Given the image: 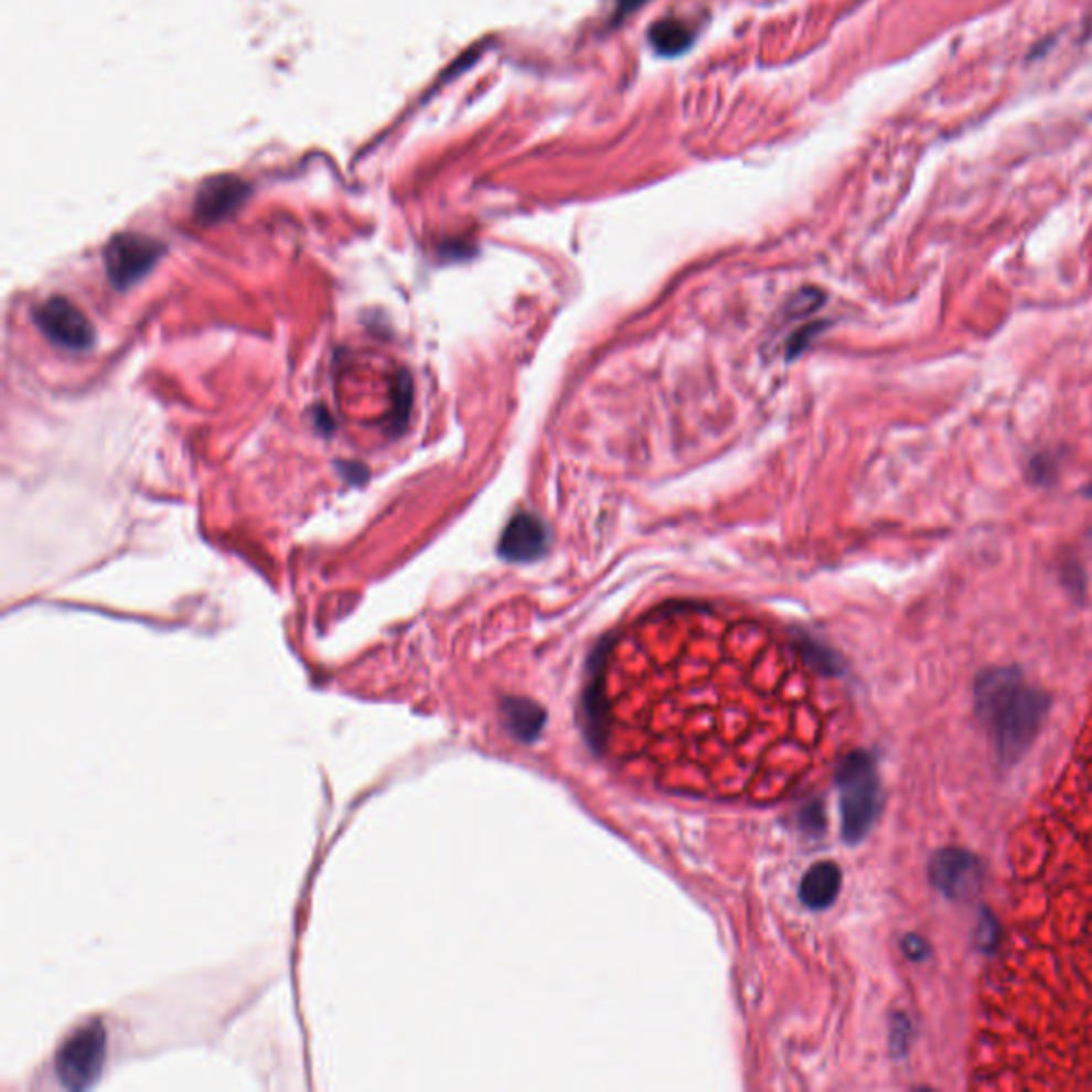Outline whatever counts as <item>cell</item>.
Instances as JSON below:
<instances>
[{
  "instance_id": "cell-7",
  "label": "cell",
  "mask_w": 1092,
  "mask_h": 1092,
  "mask_svg": "<svg viewBox=\"0 0 1092 1092\" xmlns=\"http://www.w3.org/2000/svg\"><path fill=\"white\" fill-rule=\"evenodd\" d=\"M982 865L979 860L956 847L941 849L931 863V881L939 892L950 899H963L979 884Z\"/></svg>"
},
{
  "instance_id": "cell-5",
  "label": "cell",
  "mask_w": 1092,
  "mask_h": 1092,
  "mask_svg": "<svg viewBox=\"0 0 1092 1092\" xmlns=\"http://www.w3.org/2000/svg\"><path fill=\"white\" fill-rule=\"evenodd\" d=\"M33 321L39 331L61 349L82 353L95 346L97 331L93 322L65 297H52L36 306Z\"/></svg>"
},
{
  "instance_id": "cell-12",
  "label": "cell",
  "mask_w": 1092,
  "mask_h": 1092,
  "mask_svg": "<svg viewBox=\"0 0 1092 1092\" xmlns=\"http://www.w3.org/2000/svg\"><path fill=\"white\" fill-rule=\"evenodd\" d=\"M651 41L660 54H678L689 45V31L678 22H660L651 29Z\"/></svg>"
},
{
  "instance_id": "cell-14",
  "label": "cell",
  "mask_w": 1092,
  "mask_h": 1092,
  "mask_svg": "<svg viewBox=\"0 0 1092 1092\" xmlns=\"http://www.w3.org/2000/svg\"><path fill=\"white\" fill-rule=\"evenodd\" d=\"M902 950L904 954L911 959V961H922L929 956V945L924 939L920 936H907L904 943H902Z\"/></svg>"
},
{
  "instance_id": "cell-9",
  "label": "cell",
  "mask_w": 1092,
  "mask_h": 1092,
  "mask_svg": "<svg viewBox=\"0 0 1092 1092\" xmlns=\"http://www.w3.org/2000/svg\"><path fill=\"white\" fill-rule=\"evenodd\" d=\"M548 548V529L545 523L529 513L516 514L506 525L502 540H500V555L506 561L514 564H525L543 557Z\"/></svg>"
},
{
  "instance_id": "cell-6",
  "label": "cell",
  "mask_w": 1092,
  "mask_h": 1092,
  "mask_svg": "<svg viewBox=\"0 0 1092 1092\" xmlns=\"http://www.w3.org/2000/svg\"><path fill=\"white\" fill-rule=\"evenodd\" d=\"M162 255L161 242L139 233H122L105 248V269L114 287L125 290L141 280Z\"/></svg>"
},
{
  "instance_id": "cell-4",
  "label": "cell",
  "mask_w": 1092,
  "mask_h": 1092,
  "mask_svg": "<svg viewBox=\"0 0 1092 1092\" xmlns=\"http://www.w3.org/2000/svg\"><path fill=\"white\" fill-rule=\"evenodd\" d=\"M107 1035L100 1023L77 1028L56 1054V1075L71 1091L90 1089L100 1075L105 1062Z\"/></svg>"
},
{
  "instance_id": "cell-10",
  "label": "cell",
  "mask_w": 1092,
  "mask_h": 1092,
  "mask_svg": "<svg viewBox=\"0 0 1092 1092\" xmlns=\"http://www.w3.org/2000/svg\"><path fill=\"white\" fill-rule=\"evenodd\" d=\"M841 890V870L833 863H820L804 875L801 899L809 909H826Z\"/></svg>"
},
{
  "instance_id": "cell-15",
  "label": "cell",
  "mask_w": 1092,
  "mask_h": 1092,
  "mask_svg": "<svg viewBox=\"0 0 1092 1092\" xmlns=\"http://www.w3.org/2000/svg\"><path fill=\"white\" fill-rule=\"evenodd\" d=\"M1084 493H1086L1089 497H1092V482L1091 484H1089V486H1086V489H1084Z\"/></svg>"
},
{
  "instance_id": "cell-11",
  "label": "cell",
  "mask_w": 1092,
  "mask_h": 1092,
  "mask_svg": "<svg viewBox=\"0 0 1092 1092\" xmlns=\"http://www.w3.org/2000/svg\"><path fill=\"white\" fill-rule=\"evenodd\" d=\"M506 724L516 739L532 740L538 737L545 724V710L529 700H508L504 705Z\"/></svg>"
},
{
  "instance_id": "cell-3",
  "label": "cell",
  "mask_w": 1092,
  "mask_h": 1092,
  "mask_svg": "<svg viewBox=\"0 0 1092 1092\" xmlns=\"http://www.w3.org/2000/svg\"><path fill=\"white\" fill-rule=\"evenodd\" d=\"M841 794L843 838L858 843L867 836L879 811V779L872 758L865 751L849 753L836 772Z\"/></svg>"
},
{
  "instance_id": "cell-8",
  "label": "cell",
  "mask_w": 1092,
  "mask_h": 1092,
  "mask_svg": "<svg viewBox=\"0 0 1092 1092\" xmlns=\"http://www.w3.org/2000/svg\"><path fill=\"white\" fill-rule=\"evenodd\" d=\"M250 194V186L239 178L223 175L207 180L194 199V218L201 225H214L231 216Z\"/></svg>"
},
{
  "instance_id": "cell-13",
  "label": "cell",
  "mask_w": 1092,
  "mask_h": 1092,
  "mask_svg": "<svg viewBox=\"0 0 1092 1092\" xmlns=\"http://www.w3.org/2000/svg\"><path fill=\"white\" fill-rule=\"evenodd\" d=\"M1028 472H1030V479L1039 484L1050 481L1054 474H1057V461L1048 454H1039L1032 459V463L1028 465Z\"/></svg>"
},
{
  "instance_id": "cell-2",
  "label": "cell",
  "mask_w": 1092,
  "mask_h": 1092,
  "mask_svg": "<svg viewBox=\"0 0 1092 1092\" xmlns=\"http://www.w3.org/2000/svg\"><path fill=\"white\" fill-rule=\"evenodd\" d=\"M1050 698L1018 668H991L975 683V710L1000 767L1016 764L1041 732Z\"/></svg>"
},
{
  "instance_id": "cell-1",
  "label": "cell",
  "mask_w": 1092,
  "mask_h": 1092,
  "mask_svg": "<svg viewBox=\"0 0 1092 1092\" xmlns=\"http://www.w3.org/2000/svg\"><path fill=\"white\" fill-rule=\"evenodd\" d=\"M621 643L589 700L596 735L660 788L774 801L820 760L826 707L796 655L753 625H675Z\"/></svg>"
}]
</instances>
